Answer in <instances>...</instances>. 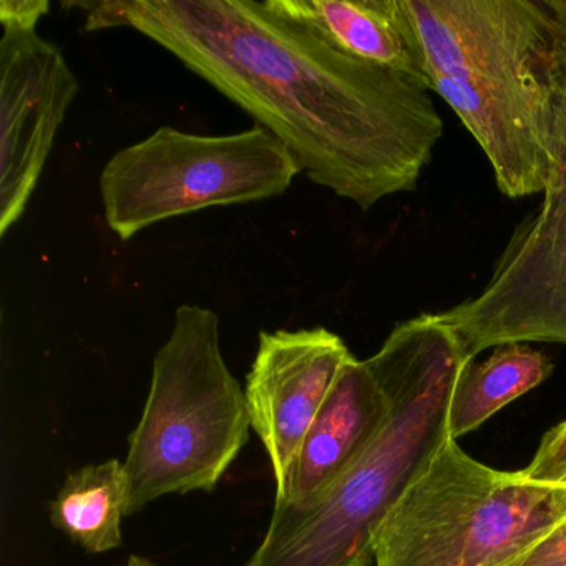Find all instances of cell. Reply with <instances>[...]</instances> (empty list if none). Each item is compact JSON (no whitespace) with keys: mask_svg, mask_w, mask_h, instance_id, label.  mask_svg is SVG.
Here are the masks:
<instances>
[{"mask_svg":"<svg viewBox=\"0 0 566 566\" xmlns=\"http://www.w3.org/2000/svg\"><path fill=\"white\" fill-rule=\"evenodd\" d=\"M437 317L470 360L503 344H566V137L542 205L516 228L482 293Z\"/></svg>","mask_w":566,"mask_h":566,"instance_id":"52a82bcc","label":"cell"},{"mask_svg":"<svg viewBox=\"0 0 566 566\" xmlns=\"http://www.w3.org/2000/svg\"><path fill=\"white\" fill-rule=\"evenodd\" d=\"M303 174L266 128L195 135L158 128L115 154L101 175L105 220L122 241L184 214L280 197Z\"/></svg>","mask_w":566,"mask_h":566,"instance_id":"5b68a950","label":"cell"},{"mask_svg":"<svg viewBox=\"0 0 566 566\" xmlns=\"http://www.w3.org/2000/svg\"><path fill=\"white\" fill-rule=\"evenodd\" d=\"M128 476L117 459L92 463L69 473L51 505V522L84 552H112L124 542Z\"/></svg>","mask_w":566,"mask_h":566,"instance_id":"4fadbf2b","label":"cell"},{"mask_svg":"<svg viewBox=\"0 0 566 566\" xmlns=\"http://www.w3.org/2000/svg\"><path fill=\"white\" fill-rule=\"evenodd\" d=\"M387 397L382 429L316 499L274 506L263 542L243 566H367L390 513L452 439L449 409L470 363L437 314L397 324L366 359Z\"/></svg>","mask_w":566,"mask_h":566,"instance_id":"7a4b0ae2","label":"cell"},{"mask_svg":"<svg viewBox=\"0 0 566 566\" xmlns=\"http://www.w3.org/2000/svg\"><path fill=\"white\" fill-rule=\"evenodd\" d=\"M127 566H158L157 563L151 562V559L145 558V556L140 555H130L127 559Z\"/></svg>","mask_w":566,"mask_h":566,"instance_id":"ac0fdd59","label":"cell"},{"mask_svg":"<svg viewBox=\"0 0 566 566\" xmlns=\"http://www.w3.org/2000/svg\"><path fill=\"white\" fill-rule=\"evenodd\" d=\"M518 566H566V518L536 543Z\"/></svg>","mask_w":566,"mask_h":566,"instance_id":"2e32d148","label":"cell"},{"mask_svg":"<svg viewBox=\"0 0 566 566\" xmlns=\"http://www.w3.org/2000/svg\"><path fill=\"white\" fill-rule=\"evenodd\" d=\"M48 0H0V237L21 220L81 82L38 34Z\"/></svg>","mask_w":566,"mask_h":566,"instance_id":"ba28073f","label":"cell"},{"mask_svg":"<svg viewBox=\"0 0 566 566\" xmlns=\"http://www.w3.org/2000/svg\"><path fill=\"white\" fill-rule=\"evenodd\" d=\"M492 165L505 197L543 193L566 137V54L429 75Z\"/></svg>","mask_w":566,"mask_h":566,"instance_id":"8992f818","label":"cell"},{"mask_svg":"<svg viewBox=\"0 0 566 566\" xmlns=\"http://www.w3.org/2000/svg\"><path fill=\"white\" fill-rule=\"evenodd\" d=\"M85 6L84 31L134 29L167 49L274 135L313 184L360 210L416 190L442 138L429 87L344 54L266 2Z\"/></svg>","mask_w":566,"mask_h":566,"instance_id":"6da1fadb","label":"cell"},{"mask_svg":"<svg viewBox=\"0 0 566 566\" xmlns=\"http://www.w3.org/2000/svg\"><path fill=\"white\" fill-rule=\"evenodd\" d=\"M553 363L525 343L495 347L482 363L470 360L453 389L449 409V432L453 440L479 429L506 403L548 379Z\"/></svg>","mask_w":566,"mask_h":566,"instance_id":"5bb4252c","label":"cell"},{"mask_svg":"<svg viewBox=\"0 0 566 566\" xmlns=\"http://www.w3.org/2000/svg\"><path fill=\"white\" fill-rule=\"evenodd\" d=\"M566 518V485L476 462L449 439L390 513L374 566H518Z\"/></svg>","mask_w":566,"mask_h":566,"instance_id":"277c9868","label":"cell"},{"mask_svg":"<svg viewBox=\"0 0 566 566\" xmlns=\"http://www.w3.org/2000/svg\"><path fill=\"white\" fill-rule=\"evenodd\" d=\"M350 357L346 343L326 327L260 334L244 394L251 429L273 467L274 502L283 499L294 457Z\"/></svg>","mask_w":566,"mask_h":566,"instance_id":"9c48e42d","label":"cell"},{"mask_svg":"<svg viewBox=\"0 0 566 566\" xmlns=\"http://www.w3.org/2000/svg\"><path fill=\"white\" fill-rule=\"evenodd\" d=\"M520 472L533 482L566 485V422L543 437L532 462Z\"/></svg>","mask_w":566,"mask_h":566,"instance_id":"9a60e30c","label":"cell"},{"mask_svg":"<svg viewBox=\"0 0 566 566\" xmlns=\"http://www.w3.org/2000/svg\"><path fill=\"white\" fill-rule=\"evenodd\" d=\"M387 397L367 360L350 357L307 430L274 506L303 505L326 492L376 439Z\"/></svg>","mask_w":566,"mask_h":566,"instance_id":"8fae6325","label":"cell"},{"mask_svg":"<svg viewBox=\"0 0 566 566\" xmlns=\"http://www.w3.org/2000/svg\"><path fill=\"white\" fill-rule=\"evenodd\" d=\"M430 74L565 54L548 0H400Z\"/></svg>","mask_w":566,"mask_h":566,"instance_id":"30bf717a","label":"cell"},{"mask_svg":"<svg viewBox=\"0 0 566 566\" xmlns=\"http://www.w3.org/2000/svg\"><path fill=\"white\" fill-rule=\"evenodd\" d=\"M344 54L429 87L416 32L400 0H264ZM432 92V91H430Z\"/></svg>","mask_w":566,"mask_h":566,"instance_id":"7c38bea8","label":"cell"},{"mask_svg":"<svg viewBox=\"0 0 566 566\" xmlns=\"http://www.w3.org/2000/svg\"><path fill=\"white\" fill-rule=\"evenodd\" d=\"M549 9H552L555 18L566 31V0H548Z\"/></svg>","mask_w":566,"mask_h":566,"instance_id":"e0dca14e","label":"cell"},{"mask_svg":"<svg viewBox=\"0 0 566 566\" xmlns=\"http://www.w3.org/2000/svg\"><path fill=\"white\" fill-rule=\"evenodd\" d=\"M247 394L224 363L220 319L180 306L155 354L150 392L128 439L127 515L167 495L211 492L250 439Z\"/></svg>","mask_w":566,"mask_h":566,"instance_id":"3957f363","label":"cell"}]
</instances>
